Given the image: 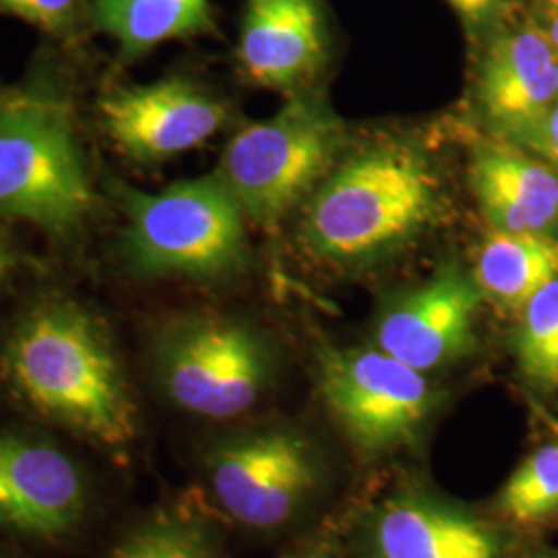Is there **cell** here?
<instances>
[{"instance_id":"obj_23","label":"cell","mask_w":558,"mask_h":558,"mask_svg":"<svg viewBox=\"0 0 558 558\" xmlns=\"http://www.w3.org/2000/svg\"><path fill=\"white\" fill-rule=\"evenodd\" d=\"M539 29L546 34V38L553 41L558 50V0H538Z\"/></svg>"},{"instance_id":"obj_10","label":"cell","mask_w":558,"mask_h":558,"mask_svg":"<svg viewBox=\"0 0 558 558\" xmlns=\"http://www.w3.org/2000/svg\"><path fill=\"white\" fill-rule=\"evenodd\" d=\"M87 509V480L54 442L0 433V527L36 538H59Z\"/></svg>"},{"instance_id":"obj_17","label":"cell","mask_w":558,"mask_h":558,"mask_svg":"<svg viewBox=\"0 0 558 558\" xmlns=\"http://www.w3.org/2000/svg\"><path fill=\"white\" fill-rule=\"evenodd\" d=\"M89 15L100 32L117 40L122 60L214 29L209 0H92Z\"/></svg>"},{"instance_id":"obj_24","label":"cell","mask_w":558,"mask_h":558,"mask_svg":"<svg viewBox=\"0 0 558 558\" xmlns=\"http://www.w3.org/2000/svg\"><path fill=\"white\" fill-rule=\"evenodd\" d=\"M449 2L463 21L480 23L484 17H488V13L495 9L499 0H449Z\"/></svg>"},{"instance_id":"obj_9","label":"cell","mask_w":558,"mask_h":558,"mask_svg":"<svg viewBox=\"0 0 558 558\" xmlns=\"http://www.w3.org/2000/svg\"><path fill=\"white\" fill-rule=\"evenodd\" d=\"M104 133L140 163L174 160L220 133L228 106L189 77L112 87L98 104Z\"/></svg>"},{"instance_id":"obj_2","label":"cell","mask_w":558,"mask_h":558,"mask_svg":"<svg viewBox=\"0 0 558 558\" xmlns=\"http://www.w3.org/2000/svg\"><path fill=\"white\" fill-rule=\"evenodd\" d=\"M439 209L440 182L430 161L405 145H377L320 182L302 236L325 259L364 263L418 236Z\"/></svg>"},{"instance_id":"obj_27","label":"cell","mask_w":558,"mask_h":558,"mask_svg":"<svg viewBox=\"0 0 558 558\" xmlns=\"http://www.w3.org/2000/svg\"><path fill=\"white\" fill-rule=\"evenodd\" d=\"M530 558H558L557 555H534V557Z\"/></svg>"},{"instance_id":"obj_20","label":"cell","mask_w":558,"mask_h":558,"mask_svg":"<svg viewBox=\"0 0 558 558\" xmlns=\"http://www.w3.org/2000/svg\"><path fill=\"white\" fill-rule=\"evenodd\" d=\"M104 558H220L209 532L193 519L160 515L133 527Z\"/></svg>"},{"instance_id":"obj_4","label":"cell","mask_w":558,"mask_h":558,"mask_svg":"<svg viewBox=\"0 0 558 558\" xmlns=\"http://www.w3.org/2000/svg\"><path fill=\"white\" fill-rule=\"evenodd\" d=\"M96 211L69 110L44 94L0 101V216L71 236Z\"/></svg>"},{"instance_id":"obj_7","label":"cell","mask_w":558,"mask_h":558,"mask_svg":"<svg viewBox=\"0 0 558 558\" xmlns=\"http://www.w3.org/2000/svg\"><path fill=\"white\" fill-rule=\"evenodd\" d=\"M319 387L339 428L364 456L414 442L435 401L420 371L379 348H327Z\"/></svg>"},{"instance_id":"obj_19","label":"cell","mask_w":558,"mask_h":558,"mask_svg":"<svg viewBox=\"0 0 558 558\" xmlns=\"http://www.w3.org/2000/svg\"><path fill=\"white\" fill-rule=\"evenodd\" d=\"M518 360L521 373L534 385L558 387V278L521 311Z\"/></svg>"},{"instance_id":"obj_21","label":"cell","mask_w":558,"mask_h":558,"mask_svg":"<svg viewBox=\"0 0 558 558\" xmlns=\"http://www.w3.org/2000/svg\"><path fill=\"white\" fill-rule=\"evenodd\" d=\"M80 9L81 0H0V13L15 15L50 34L69 32Z\"/></svg>"},{"instance_id":"obj_13","label":"cell","mask_w":558,"mask_h":558,"mask_svg":"<svg viewBox=\"0 0 558 558\" xmlns=\"http://www.w3.org/2000/svg\"><path fill=\"white\" fill-rule=\"evenodd\" d=\"M327 57L319 0H244L239 62L246 80L269 89H294Z\"/></svg>"},{"instance_id":"obj_8","label":"cell","mask_w":558,"mask_h":558,"mask_svg":"<svg viewBox=\"0 0 558 558\" xmlns=\"http://www.w3.org/2000/svg\"><path fill=\"white\" fill-rule=\"evenodd\" d=\"M320 476L315 445L290 428L234 435L207 456V478L221 509L255 530H271L294 518Z\"/></svg>"},{"instance_id":"obj_18","label":"cell","mask_w":558,"mask_h":558,"mask_svg":"<svg viewBox=\"0 0 558 558\" xmlns=\"http://www.w3.org/2000/svg\"><path fill=\"white\" fill-rule=\"evenodd\" d=\"M500 513L521 527L546 523L558 513V445H544L507 480Z\"/></svg>"},{"instance_id":"obj_12","label":"cell","mask_w":558,"mask_h":558,"mask_svg":"<svg viewBox=\"0 0 558 558\" xmlns=\"http://www.w3.org/2000/svg\"><path fill=\"white\" fill-rule=\"evenodd\" d=\"M482 112L502 141L523 145L558 100V50L536 21L505 29L480 73Z\"/></svg>"},{"instance_id":"obj_26","label":"cell","mask_w":558,"mask_h":558,"mask_svg":"<svg viewBox=\"0 0 558 558\" xmlns=\"http://www.w3.org/2000/svg\"><path fill=\"white\" fill-rule=\"evenodd\" d=\"M11 253H9V246H7V242L2 240L0 236V283H2V279L7 278V274H9V269H11Z\"/></svg>"},{"instance_id":"obj_28","label":"cell","mask_w":558,"mask_h":558,"mask_svg":"<svg viewBox=\"0 0 558 558\" xmlns=\"http://www.w3.org/2000/svg\"><path fill=\"white\" fill-rule=\"evenodd\" d=\"M0 558H7V557H0Z\"/></svg>"},{"instance_id":"obj_15","label":"cell","mask_w":558,"mask_h":558,"mask_svg":"<svg viewBox=\"0 0 558 558\" xmlns=\"http://www.w3.org/2000/svg\"><path fill=\"white\" fill-rule=\"evenodd\" d=\"M377 558H500V539L486 523L449 505L401 497L385 505L373 527Z\"/></svg>"},{"instance_id":"obj_3","label":"cell","mask_w":558,"mask_h":558,"mask_svg":"<svg viewBox=\"0 0 558 558\" xmlns=\"http://www.w3.org/2000/svg\"><path fill=\"white\" fill-rule=\"evenodd\" d=\"M126 218L124 257L145 278L223 279L248 263L244 214L218 174L160 193L108 182Z\"/></svg>"},{"instance_id":"obj_16","label":"cell","mask_w":558,"mask_h":558,"mask_svg":"<svg viewBox=\"0 0 558 558\" xmlns=\"http://www.w3.org/2000/svg\"><path fill=\"white\" fill-rule=\"evenodd\" d=\"M474 281L482 296L521 313L539 290L558 278V239L495 230L480 248Z\"/></svg>"},{"instance_id":"obj_5","label":"cell","mask_w":558,"mask_h":558,"mask_svg":"<svg viewBox=\"0 0 558 558\" xmlns=\"http://www.w3.org/2000/svg\"><path fill=\"white\" fill-rule=\"evenodd\" d=\"M343 141V124L329 106L296 96L271 119L240 129L216 174L244 218L271 228L325 180Z\"/></svg>"},{"instance_id":"obj_25","label":"cell","mask_w":558,"mask_h":558,"mask_svg":"<svg viewBox=\"0 0 558 558\" xmlns=\"http://www.w3.org/2000/svg\"><path fill=\"white\" fill-rule=\"evenodd\" d=\"M279 558H339V550L331 542H313Z\"/></svg>"},{"instance_id":"obj_11","label":"cell","mask_w":558,"mask_h":558,"mask_svg":"<svg viewBox=\"0 0 558 558\" xmlns=\"http://www.w3.org/2000/svg\"><path fill=\"white\" fill-rule=\"evenodd\" d=\"M482 292L458 265L403 294L377 325V348L420 373L465 356L474 343Z\"/></svg>"},{"instance_id":"obj_14","label":"cell","mask_w":558,"mask_h":558,"mask_svg":"<svg viewBox=\"0 0 558 558\" xmlns=\"http://www.w3.org/2000/svg\"><path fill=\"white\" fill-rule=\"evenodd\" d=\"M472 186L495 230L558 234V170L511 143L482 145L472 158Z\"/></svg>"},{"instance_id":"obj_6","label":"cell","mask_w":558,"mask_h":558,"mask_svg":"<svg viewBox=\"0 0 558 558\" xmlns=\"http://www.w3.org/2000/svg\"><path fill=\"white\" fill-rule=\"evenodd\" d=\"M161 389L180 410L201 418L246 414L265 393L274 359L257 329L211 313L180 315L154 338Z\"/></svg>"},{"instance_id":"obj_1","label":"cell","mask_w":558,"mask_h":558,"mask_svg":"<svg viewBox=\"0 0 558 558\" xmlns=\"http://www.w3.org/2000/svg\"><path fill=\"white\" fill-rule=\"evenodd\" d=\"M2 366L34 412L108 453H126L140 412L108 327L80 302L34 304L4 343Z\"/></svg>"},{"instance_id":"obj_22","label":"cell","mask_w":558,"mask_h":558,"mask_svg":"<svg viewBox=\"0 0 558 558\" xmlns=\"http://www.w3.org/2000/svg\"><path fill=\"white\" fill-rule=\"evenodd\" d=\"M521 147L536 151L558 170V100L550 106V110L539 122L538 129L525 140Z\"/></svg>"}]
</instances>
